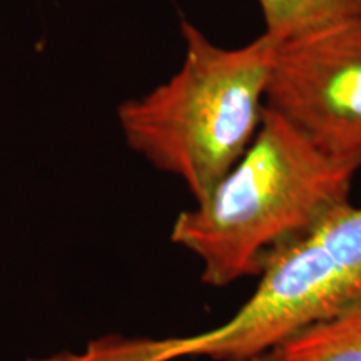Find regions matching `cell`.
<instances>
[{"mask_svg": "<svg viewBox=\"0 0 361 361\" xmlns=\"http://www.w3.org/2000/svg\"><path fill=\"white\" fill-rule=\"evenodd\" d=\"M226 361H284V360L274 350H268V351H263V353L241 356V358H233Z\"/></svg>", "mask_w": 361, "mask_h": 361, "instance_id": "obj_7", "label": "cell"}, {"mask_svg": "<svg viewBox=\"0 0 361 361\" xmlns=\"http://www.w3.org/2000/svg\"><path fill=\"white\" fill-rule=\"evenodd\" d=\"M266 107L328 156L361 164V12L279 42Z\"/></svg>", "mask_w": 361, "mask_h": 361, "instance_id": "obj_4", "label": "cell"}, {"mask_svg": "<svg viewBox=\"0 0 361 361\" xmlns=\"http://www.w3.org/2000/svg\"><path fill=\"white\" fill-rule=\"evenodd\" d=\"M271 350L284 361H361V303L300 329Z\"/></svg>", "mask_w": 361, "mask_h": 361, "instance_id": "obj_5", "label": "cell"}, {"mask_svg": "<svg viewBox=\"0 0 361 361\" xmlns=\"http://www.w3.org/2000/svg\"><path fill=\"white\" fill-rule=\"evenodd\" d=\"M234 314L192 335L104 336L67 361H226L268 351L316 322L361 303V206L351 201L264 266Z\"/></svg>", "mask_w": 361, "mask_h": 361, "instance_id": "obj_3", "label": "cell"}, {"mask_svg": "<svg viewBox=\"0 0 361 361\" xmlns=\"http://www.w3.org/2000/svg\"><path fill=\"white\" fill-rule=\"evenodd\" d=\"M264 34L276 42L361 12V0H256Z\"/></svg>", "mask_w": 361, "mask_h": 361, "instance_id": "obj_6", "label": "cell"}, {"mask_svg": "<svg viewBox=\"0 0 361 361\" xmlns=\"http://www.w3.org/2000/svg\"><path fill=\"white\" fill-rule=\"evenodd\" d=\"M360 168L266 107L245 154L204 201L178 214L171 241L200 261L209 286L259 276L279 251L348 204Z\"/></svg>", "mask_w": 361, "mask_h": 361, "instance_id": "obj_1", "label": "cell"}, {"mask_svg": "<svg viewBox=\"0 0 361 361\" xmlns=\"http://www.w3.org/2000/svg\"><path fill=\"white\" fill-rule=\"evenodd\" d=\"M184 59L151 92L121 104V130L134 152L183 180L204 201L246 152L266 111V85L278 42L264 32L221 47L183 22Z\"/></svg>", "mask_w": 361, "mask_h": 361, "instance_id": "obj_2", "label": "cell"}]
</instances>
